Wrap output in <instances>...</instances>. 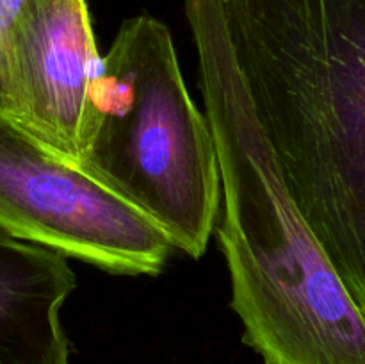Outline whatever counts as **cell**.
Returning a JSON list of instances; mask_svg holds the SVG:
<instances>
[{"label": "cell", "mask_w": 365, "mask_h": 364, "mask_svg": "<svg viewBox=\"0 0 365 364\" xmlns=\"http://www.w3.org/2000/svg\"><path fill=\"white\" fill-rule=\"evenodd\" d=\"M75 285L63 253L0 227V364H70L59 313Z\"/></svg>", "instance_id": "cell-6"}, {"label": "cell", "mask_w": 365, "mask_h": 364, "mask_svg": "<svg viewBox=\"0 0 365 364\" xmlns=\"http://www.w3.org/2000/svg\"><path fill=\"white\" fill-rule=\"evenodd\" d=\"M278 171L365 313V0H221Z\"/></svg>", "instance_id": "cell-2"}, {"label": "cell", "mask_w": 365, "mask_h": 364, "mask_svg": "<svg viewBox=\"0 0 365 364\" xmlns=\"http://www.w3.org/2000/svg\"><path fill=\"white\" fill-rule=\"evenodd\" d=\"M220 166L217 227L245 343L264 364H365V313L292 200L232 50L221 0H184Z\"/></svg>", "instance_id": "cell-1"}, {"label": "cell", "mask_w": 365, "mask_h": 364, "mask_svg": "<svg viewBox=\"0 0 365 364\" xmlns=\"http://www.w3.org/2000/svg\"><path fill=\"white\" fill-rule=\"evenodd\" d=\"M24 4L25 0H0V46H2V39L6 36L7 29L13 24L14 16H16Z\"/></svg>", "instance_id": "cell-7"}, {"label": "cell", "mask_w": 365, "mask_h": 364, "mask_svg": "<svg viewBox=\"0 0 365 364\" xmlns=\"http://www.w3.org/2000/svg\"><path fill=\"white\" fill-rule=\"evenodd\" d=\"M78 164L152 218L173 248L205 253L221 200L216 146L157 18L125 20L102 57Z\"/></svg>", "instance_id": "cell-3"}, {"label": "cell", "mask_w": 365, "mask_h": 364, "mask_svg": "<svg viewBox=\"0 0 365 364\" xmlns=\"http://www.w3.org/2000/svg\"><path fill=\"white\" fill-rule=\"evenodd\" d=\"M100 68L86 0H25L0 46V106L78 164Z\"/></svg>", "instance_id": "cell-5"}, {"label": "cell", "mask_w": 365, "mask_h": 364, "mask_svg": "<svg viewBox=\"0 0 365 364\" xmlns=\"http://www.w3.org/2000/svg\"><path fill=\"white\" fill-rule=\"evenodd\" d=\"M0 227L118 275H157L173 245L141 209L0 106Z\"/></svg>", "instance_id": "cell-4"}]
</instances>
